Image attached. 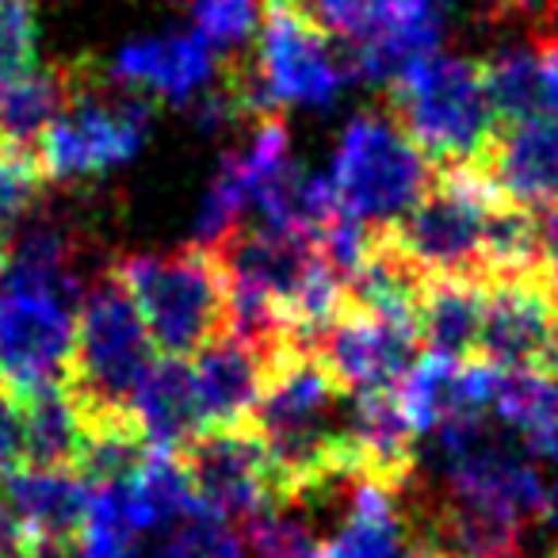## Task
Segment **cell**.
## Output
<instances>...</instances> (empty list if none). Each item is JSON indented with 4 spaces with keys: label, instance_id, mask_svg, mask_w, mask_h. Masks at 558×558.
I'll return each mask as SVG.
<instances>
[{
    "label": "cell",
    "instance_id": "obj_4",
    "mask_svg": "<svg viewBox=\"0 0 558 558\" xmlns=\"http://www.w3.org/2000/svg\"><path fill=\"white\" fill-rule=\"evenodd\" d=\"M509 199L478 165H436L433 187L387 226L390 241L425 271L456 279L486 276V215Z\"/></svg>",
    "mask_w": 558,
    "mask_h": 558
},
{
    "label": "cell",
    "instance_id": "obj_5",
    "mask_svg": "<svg viewBox=\"0 0 558 558\" xmlns=\"http://www.w3.org/2000/svg\"><path fill=\"white\" fill-rule=\"evenodd\" d=\"M131 93V88H126ZM149 131L146 96L108 93L88 65H73L70 108L54 119L39 142L43 180H88L126 165L142 149Z\"/></svg>",
    "mask_w": 558,
    "mask_h": 558
},
{
    "label": "cell",
    "instance_id": "obj_9",
    "mask_svg": "<svg viewBox=\"0 0 558 558\" xmlns=\"http://www.w3.org/2000/svg\"><path fill=\"white\" fill-rule=\"evenodd\" d=\"M172 456H177L195 501L215 517L230 520L233 527H245L260 512L279 509L268 456H264L260 440L248 433V425L195 433Z\"/></svg>",
    "mask_w": 558,
    "mask_h": 558
},
{
    "label": "cell",
    "instance_id": "obj_34",
    "mask_svg": "<svg viewBox=\"0 0 558 558\" xmlns=\"http://www.w3.org/2000/svg\"><path fill=\"white\" fill-rule=\"evenodd\" d=\"M0 558H24V555H16L12 547H4V543H0Z\"/></svg>",
    "mask_w": 558,
    "mask_h": 558
},
{
    "label": "cell",
    "instance_id": "obj_18",
    "mask_svg": "<svg viewBox=\"0 0 558 558\" xmlns=\"http://www.w3.org/2000/svg\"><path fill=\"white\" fill-rule=\"evenodd\" d=\"M482 311H486V283H478V279H425L417 311H413L421 349L448 360H474L478 356Z\"/></svg>",
    "mask_w": 558,
    "mask_h": 558
},
{
    "label": "cell",
    "instance_id": "obj_24",
    "mask_svg": "<svg viewBox=\"0 0 558 558\" xmlns=\"http://www.w3.org/2000/svg\"><path fill=\"white\" fill-rule=\"evenodd\" d=\"M154 558H253L245 550V539L230 520L215 517L199 505L184 520L165 527V539Z\"/></svg>",
    "mask_w": 558,
    "mask_h": 558
},
{
    "label": "cell",
    "instance_id": "obj_13",
    "mask_svg": "<svg viewBox=\"0 0 558 558\" xmlns=\"http://www.w3.org/2000/svg\"><path fill=\"white\" fill-rule=\"evenodd\" d=\"M111 81H119L131 93H149L172 104H195L218 81V58L199 32L134 39L111 62Z\"/></svg>",
    "mask_w": 558,
    "mask_h": 558
},
{
    "label": "cell",
    "instance_id": "obj_17",
    "mask_svg": "<svg viewBox=\"0 0 558 558\" xmlns=\"http://www.w3.org/2000/svg\"><path fill=\"white\" fill-rule=\"evenodd\" d=\"M73 65H47V70L0 73V157H27L39 161L43 134L70 108Z\"/></svg>",
    "mask_w": 558,
    "mask_h": 558
},
{
    "label": "cell",
    "instance_id": "obj_16",
    "mask_svg": "<svg viewBox=\"0 0 558 558\" xmlns=\"http://www.w3.org/2000/svg\"><path fill=\"white\" fill-rule=\"evenodd\" d=\"M199 428H241L264 387V360L253 344L238 337H218L215 344L187 360Z\"/></svg>",
    "mask_w": 558,
    "mask_h": 558
},
{
    "label": "cell",
    "instance_id": "obj_28",
    "mask_svg": "<svg viewBox=\"0 0 558 558\" xmlns=\"http://www.w3.org/2000/svg\"><path fill=\"white\" fill-rule=\"evenodd\" d=\"M35 4L32 0H0V73L27 70L35 58Z\"/></svg>",
    "mask_w": 558,
    "mask_h": 558
},
{
    "label": "cell",
    "instance_id": "obj_2",
    "mask_svg": "<svg viewBox=\"0 0 558 558\" xmlns=\"http://www.w3.org/2000/svg\"><path fill=\"white\" fill-rule=\"evenodd\" d=\"M111 271L131 291L157 356L192 360L226 337V271L210 248L142 253Z\"/></svg>",
    "mask_w": 558,
    "mask_h": 558
},
{
    "label": "cell",
    "instance_id": "obj_7",
    "mask_svg": "<svg viewBox=\"0 0 558 558\" xmlns=\"http://www.w3.org/2000/svg\"><path fill=\"white\" fill-rule=\"evenodd\" d=\"M85 295L0 279V395L27 402L65 383Z\"/></svg>",
    "mask_w": 558,
    "mask_h": 558
},
{
    "label": "cell",
    "instance_id": "obj_1",
    "mask_svg": "<svg viewBox=\"0 0 558 558\" xmlns=\"http://www.w3.org/2000/svg\"><path fill=\"white\" fill-rule=\"evenodd\" d=\"M149 367H154V341L146 333V322L123 279L116 271H104L96 288L81 299L70 372L62 383L88 433L142 436L134 395Z\"/></svg>",
    "mask_w": 558,
    "mask_h": 558
},
{
    "label": "cell",
    "instance_id": "obj_35",
    "mask_svg": "<svg viewBox=\"0 0 558 558\" xmlns=\"http://www.w3.org/2000/svg\"><path fill=\"white\" fill-rule=\"evenodd\" d=\"M547 558H558V547H555V550H550V555H547Z\"/></svg>",
    "mask_w": 558,
    "mask_h": 558
},
{
    "label": "cell",
    "instance_id": "obj_20",
    "mask_svg": "<svg viewBox=\"0 0 558 558\" xmlns=\"http://www.w3.org/2000/svg\"><path fill=\"white\" fill-rule=\"evenodd\" d=\"M333 558H405L410 555V520L398 501V489L379 482H352L349 509L326 543Z\"/></svg>",
    "mask_w": 558,
    "mask_h": 558
},
{
    "label": "cell",
    "instance_id": "obj_30",
    "mask_svg": "<svg viewBox=\"0 0 558 558\" xmlns=\"http://www.w3.org/2000/svg\"><path fill=\"white\" fill-rule=\"evenodd\" d=\"M24 466V425H20V405L0 395V474Z\"/></svg>",
    "mask_w": 558,
    "mask_h": 558
},
{
    "label": "cell",
    "instance_id": "obj_15",
    "mask_svg": "<svg viewBox=\"0 0 558 558\" xmlns=\"http://www.w3.org/2000/svg\"><path fill=\"white\" fill-rule=\"evenodd\" d=\"M456 0H395L390 16L352 54V73L387 88L425 58L440 54V39L451 24Z\"/></svg>",
    "mask_w": 558,
    "mask_h": 558
},
{
    "label": "cell",
    "instance_id": "obj_10",
    "mask_svg": "<svg viewBox=\"0 0 558 558\" xmlns=\"http://www.w3.org/2000/svg\"><path fill=\"white\" fill-rule=\"evenodd\" d=\"M417 329L410 322L360 311L349 299L344 311L306 344L333 387L349 398L364 390H398L405 372L417 364Z\"/></svg>",
    "mask_w": 558,
    "mask_h": 558
},
{
    "label": "cell",
    "instance_id": "obj_19",
    "mask_svg": "<svg viewBox=\"0 0 558 558\" xmlns=\"http://www.w3.org/2000/svg\"><path fill=\"white\" fill-rule=\"evenodd\" d=\"M489 417L501 421L558 486V383L532 372H501Z\"/></svg>",
    "mask_w": 558,
    "mask_h": 558
},
{
    "label": "cell",
    "instance_id": "obj_31",
    "mask_svg": "<svg viewBox=\"0 0 558 558\" xmlns=\"http://www.w3.org/2000/svg\"><path fill=\"white\" fill-rule=\"evenodd\" d=\"M535 58H539V93H543V116L558 119V35H532Z\"/></svg>",
    "mask_w": 558,
    "mask_h": 558
},
{
    "label": "cell",
    "instance_id": "obj_12",
    "mask_svg": "<svg viewBox=\"0 0 558 558\" xmlns=\"http://www.w3.org/2000/svg\"><path fill=\"white\" fill-rule=\"evenodd\" d=\"M0 509L16 520L32 555L77 547L93 512V486L62 466H16L0 474Z\"/></svg>",
    "mask_w": 558,
    "mask_h": 558
},
{
    "label": "cell",
    "instance_id": "obj_25",
    "mask_svg": "<svg viewBox=\"0 0 558 558\" xmlns=\"http://www.w3.org/2000/svg\"><path fill=\"white\" fill-rule=\"evenodd\" d=\"M295 9H303L329 39H349L360 47L383 27L395 0H295Z\"/></svg>",
    "mask_w": 558,
    "mask_h": 558
},
{
    "label": "cell",
    "instance_id": "obj_23",
    "mask_svg": "<svg viewBox=\"0 0 558 558\" xmlns=\"http://www.w3.org/2000/svg\"><path fill=\"white\" fill-rule=\"evenodd\" d=\"M482 81H486V96H489V104H494L497 123L543 116L535 43H509V47L494 50V54L482 62Z\"/></svg>",
    "mask_w": 558,
    "mask_h": 558
},
{
    "label": "cell",
    "instance_id": "obj_32",
    "mask_svg": "<svg viewBox=\"0 0 558 558\" xmlns=\"http://www.w3.org/2000/svg\"><path fill=\"white\" fill-rule=\"evenodd\" d=\"M291 558H333V555H329L326 543H306V547H303V550H295Z\"/></svg>",
    "mask_w": 558,
    "mask_h": 558
},
{
    "label": "cell",
    "instance_id": "obj_22",
    "mask_svg": "<svg viewBox=\"0 0 558 558\" xmlns=\"http://www.w3.org/2000/svg\"><path fill=\"white\" fill-rule=\"evenodd\" d=\"M20 405V425H24V466H62L73 471L88 444L85 417L77 413L65 387L35 395Z\"/></svg>",
    "mask_w": 558,
    "mask_h": 558
},
{
    "label": "cell",
    "instance_id": "obj_26",
    "mask_svg": "<svg viewBox=\"0 0 558 558\" xmlns=\"http://www.w3.org/2000/svg\"><path fill=\"white\" fill-rule=\"evenodd\" d=\"M43 172L39 161H27V157H0V271L9 260L12 238H16V226L24 222V215L32 210V203L43 192Z\"/></svg>",
    "mask_w": 558,
    "mask_h": 558
},
{
    "label": "cell",
    "instance_id": "obj_6",
    "mask_svg": "<svg viewBox=\"0 0 558 558\" xmlns=\"http://www.w3.org/2000/svg\"><path fill=\"white\" fill-rule=\"evenodd\" d=\"M436 165L390 116H360L333 154V180L344 210L367 226H390L433 187Z\"/></svg>",
    "mask_w": 558,
    "mask_h": 558
},
{
    "label": "cell",
    "instance_id": "obj_29",
    "mask_svg": "<svg viewBox=\"0 0 558 558\" xmlns=\"http://www.w3.org/2000/svg\"><path fill=\"white\" fill-rule=\"evenodd\" d=\"M486 16L527 27V35H547L558 24V0H486Z\"/></svg>",
    "mask_w": 558,
    "mask_h": 558
},
{
    "label": "cell",
    "instance_id": "obj_33",
    "mask_svg": "<svg viewBox=\"0 0 558 558\" xmlns=\"http://www.w3.org/2000/svg\"><path fill=\"white\" fill-rule=\"evenodd\" d=\"M35 558H81L77 547H58V550H39Z\"/></svg>",
    "mask_w": 558,
    "mask_h": 558
},
{
    "label": "cell",
    "instance_id": "obj_21",
    "mask_svg": "<svg viewBox=\"0 0 558 558\" xmlns=\"http://www.w3.org/2000/svg\"><path fill=\"white\" fill-rule=\"evenodd\" d=\"M134 417H138L142 436L154 451H177L195 433H203L199 413H195L192 364L169 356L154 360L138 395H134Z\"/></svg>",
    "mask_w": 558,
    "mask_h": 558
},
{
    "label": "cell",
    "instance_id": "obj_27",
    "mask_svg": "<svg viewBox=\"0 0 558 558\" xmlns=\"http://www.w3.org/2000/svg\"><path fill=\"white\" fill-rule=\"evenodd\" d=\"M195 32L215 50H238L256 32V0H192Z\"/></svg>",
    "mask_w": 558,
    "mask_h": 558
},
{
    "label": "cell",
    "instance_id": "obj_8",
    "mask_svg": "<svg viewBox=\"0 0 558 558\" xmlns=\"http://www.w3.org/2000/svg\"><path fill=\"white\" fill-rule=\"evenodd\" d=\"M256 77L271 108H329L356 73L303 9L291 0H264Z\"/></svg>",
    "mask_w": 558,
    "mask_h": 558
},
{
    "label": "cell",
    "instance_id": "obj_3",
    "mask_svg": "<svg viewBox=\"0 0 558 558\" xmlns=\"http://www.w3.org/2000/svg\"><path fill=\"white\" fill-rule=\"evenodd\" d=\"M390 119L436 165H478L497 131L482 62L433 54L387 85Z\"/></svg>",
    "mask_w": 558,
    "mask_h": 558
},
{
    "label": "cell",
    "instance_id": "obj_14",
    "mask_svg": "<svg viewBox=\"0 0 558 558\" xmlns=\"http://www.w3.org/2000/svg\"><path fill=\"white\" fill-rule=\"evenodd\" d=\"M478 169L520 207L558 203V119L527 116L497 123Z\"/></svg>",
    "mask_w": 558,
    "mask_h": 558
},
{
    "label": "cell",
    "instance_id": "obj_11",
    "mask_svg": "<svg viewBox=\"0 0 558 558\" xmlns=\"http://www.w3.org/2000/svg\"><path fill=\"white\" fill-rule=\"evenodd\" d=\"M501 372H532L558 383V299L547 279H494L486 283L478 356Z\"/></svg>",
    "mask_w": 558,
    "mask_h": 558
}]
</instances>
